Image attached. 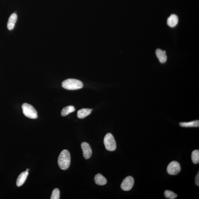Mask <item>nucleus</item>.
Wrapping results in <instances>:
<instances>
[{"label":"nucleus","instance_id":"obj_1","mask_svg":"<svg viewBox=\"0 0 199 199\" xmlns=\"http://www.w3.org/2000/svg\"><path fill=\"white\" fill-rule=\"evenodd\" d=\"M71 164V155L67 150H63L61 152L58 158V164L61 169L67 170L69 168Z\"/></svg>","mask_w":199,"mask_h":199},{"label":"nucleus","instance_id":"obj_2","mask_svg":"<svg viewBox=\"0 0 199 199\" xmlns=\"http://www.w3.org/2000/svg\"><path fill=\"white\" fill-rule=\"evenodd\" d=\"M63 88L69 90H76L81 89L83 87V84L80 80L69 79L64 80L62 84Z\"/></svg>","mask_w":199,"mask_h":199},{"label":"nucleus","instance_id":"obj_5","mask_svg":"<svg viewBox=\"0 0 199 199\" xmlns=\"http://www.w3.org/2000/svg\"><path fill=\"white\" fill-rule=\"evenodd\" d=\"M167 172L169 175H175L181 171L180 165L176 161H172L169 164L167 168Z\"/></svg>","mask_w":199,"mask_h":199},{"label":"nucleus","instance_id":"obj_6","mask_svg":"<svg viewBox=\"0 0 199 199\" xmlns=\"http://www.w3.org/2000/svg\"><path fill=\"white\" fill-rule=\"evenodd\" d=\"M134 183V180L132 177H127L123 180L121 185V189L125 191H128L132 188Z\"/></svg>","mask_w":199,"mask_h":199},{"label":"nucleus","instance_id":"obj_19","mask_svg":"<svg viewBox=\"0 0 199 199\" xmlns=\"http://www.w3.org/2000/svg\"><path fill=\"white\" fill-rule=\"evenodd\" d=\"M195 183L196 185L199 186V172H198L195 178Z\"/></svg>","mask_w":199,"mask_h":199},{"label":"nucleus","instance_id":"obj_13","mask_svg":"<svg viewBox=\"0 0 199 199\" xmlns=\"http://www.w3.org/2000/svg\"><path fill=\"white\" fill-rule=\"evenodd\" d=\"M180 126L183 127H198L199 126V120L193 121L189 122H181Z\"/></svg>","mask_w":199,"mask_h":199},{"label":"nucleus","instance_id":"obj_20","mask_svg":"<svg viewBox=\"0 0 199 199\" xmlns=\"http://www.w3.org/2000/svg\"><path fill=\"white\" fill-rule=\"evenodd\" d=\"M29 169H26V171H27V172H29Z\"/></svg>","mask_w":199,"mask_h":199},{"label":"nucleus","instance_id":"obj_11","mask_svg":"<svg viewBox=\"0 0 199 199\" xmlns=\"http://www.w3.org/2000/svg\"><path fill=\"white\" fill-rule=\"evenodd\" d=\"M179 19L176 15L173 14L169 17L167 20V24L169 27H174L176 26L178 23Z\"/></svg>","mask_w":199,"mask_h":199},{"label":"nucleus","instance_id":"obj_15","mask_svg":"<svg viewBox=\"0 0 199 199\" xmlns=\"http://www.w3.org/2000/svg\"><path fill=\"white\" fill-rule=\"evenodd\" d=\"M75 107L73 105H69L64 108L61 111V114L62 116H66L75 111Z\"/></svg>","mask_w":199,"mask_h":199},{"label":"nucleus","instance_id":"obj_14","mask_svg":"<svg viewBox=\"0 0 199 199\" xmlns=\"http://www.w3.org/2000/svg\"><path fill=\"white\" fill-rule=\"evenodd\" d=\"M92 110V109H83L80 110L78 112V117L79 118H81V119L85 118L90 114Z\"/></svg>","mask_w":199,"mask_h":199},{"label":"nucleus","instance_id":"obj_18","mask_svg":"<svg viewBox=\"0 0 199 199\" xmlns=\"http://www.w3.org/2000/svg\"><path fill=\"white\" fill-rule=\"evenodd\" d=\"M60 198V191L58 188H55L53 191L51 199H59Z\"/></svg>","mask_w":199,"mask_h":199},{"label":"nucleus","instance_id":"obj_10","mask_svg":"<svg viewBox=\"0 0 199 199\" xmlns=\"http://www.w3.org/2000/svg\"><path fill=\"white\" fill-rule=\"evenodd\" d=\"M29 173L26 171H24L19 175L17 180L16 185L18 187H20L23 185L26 181Z\"/></svg>","mask_w":199,"mask_h":199},{"label":"nucleus","instance_id":"obj_7","mask_svg":"<svg viewBox=\"0 0 199 199\" xmlns=\"http://www.w3.org/2000/svg\"><path fill=\"white\" fill-rule=\"evenodd\" d=\"M81 148L84 158L86 159H89L92 155V150L90 145L88 143L83 142L82 143Z\"/></svg>","mask_w":199,"mask_h":199},{"label":"nucleus","instance_id":"obj_9","mask_svg":"<svg viewBox=\"0 0 199 199\" xmlns=\"http://www.w3.org/2000/svg\"><path fill=\"white\" fill-rule=\"evenodd\" d=\"M17 20V15L15 13H13L10 16L7 24V28L9 30H11L14 28Z\"/></svg>","mask_w":199,"mask_h":199},{"label":"nucleus","instance_id":"obj_3","mask_svg":"<svg viewBox=\"0 0 199 199\" xmlns=\"http://www.w3.org/2000/svg\"><path fill=\"white\" fill-rule=\"evenodd\" d=\"M23 112L26 117L31 119H36L37 118V113L32 105L24 103L22 105Z\"/></svg>","mask_w":199,"mask_h":199},{"label":"nucleus","instance_id":"obj_16","mask_svg":"<svg viewBox=\"0 0 199 199\" xmlns=\"http://www.w3.org/2000/svg\"><path fill=\"white\" fill-rule=\"evenodd\" d=\"M191 159L195 164H197L199 162V151L198 150H194L192 152Z\"/></svg>","mask_w":199,"mask_h":199},{"label":"nucleus","instance_id":"obj_4","mask_svg":"<svg viewBox=\"0 0 199 199\" xmlns=\"http://www.w3.org/2000/svg\"><path fill=\"white\" fill-rule=\"evenodd\" d=\"M104 143L106 149L108 151H113L116 149V143L115 139L111 133H108L105 136Z\"/></svg>","mask_w":199,"mask_h":199},{"label":"nucleus","instance_id":"obj_17","mask_svg":"<svg viewBox=\"0 0 199 199\" xmlns=\"http://www.w3.org/2000/svg\"><path fill=\"white\" fill-rule=\"evenodd\" d=\"M164 195L166 198L170 199H174L177 196L176 194L170 190L165 191Z\"/></svg>","mask_w":199,"mask_h":199},{"label":"nucleus","instance_id":"obj_8","mask_svg":"<svg viewBox=\"0 0 199 199\" xmlns=\"http://www.w3.org/2000/svg\"><path fill=\"white\" fill-rule=\"evenodd\" d=\"M156 54L161 63H164L166 62L167 56L166 54V51L158 49L156 50Z\"/></svg>","mask_w":199,"mask_h":199},{"label":"nucleus","instance_id":"obj_12","mask_svg":"<svg viewBox=\"0 0 199 199\" xmlns=\"http://www.w3.org/2000/svg\"><path fill=\"white\" fill-rule=\"evenodd\" d=\"M94 181L97 185L100 186L105 185L107 183L106 179L100 174H98L95 175Z\"/></svg>","mask_w":199,"mask_h":199}]
</instances>
